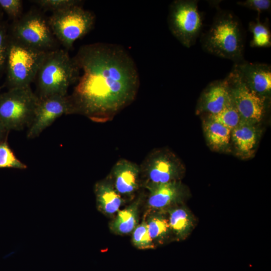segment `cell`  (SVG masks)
<instances>
[{"label":"cell","instance_id":"9c48e42d","mask_svg":"<svg viewBox=\"0 0 271 271\" xmlns=\"http://www.w3.org/2000/svg\"><path fill=\"white\" fill-rule=\"evenodd\" d=\"M172 35L184 46L193 45L200 34L202 21L196 0H175L171 4L168 17Z\"/></svg>","mask_w":271,"mask_h":271},{"label":"cell","instance_id":"8992f818","mask_svg":"<svg viewBox=\"0 0 271 271\" xmlns=\"http://www.w3.org/2000/svg\"><path fill=\"white\" fill-rule=\"evenodd\" d=\"M39 100L31 86L0 93V122L9 132L29 127Z\"/></svg>","mask_w":271,"mask_h":271},{"label":"cell","instance_id":"83f0119b","mask_svg":"<svg viewBox=\"0 0 271 271\" xmlns=\"http://www.w3.org/2000/svg\"><path fill=\"white\" fill-rule=\"evenodd\" d=\"M23 4L21 0H0V8L7 14L9 19L16 21L23 15Z\"/></svg>","mask_w":271,"mask_h":271},{"label":"cell","instance_id":"30bf717a","mask_svg":"<svg viewBox=\"0 0 271 271\" xmlns=\"http://www.w3.org/2000/svg\"><path fill=\"white\" fill-rule=\"evenodd\" d=\"M226 78L240 120L254 124L259 122L265 113L266 98L251 90L234 68Z\"/></svg>","mask_w":271,"mask_h":271},{"label":"cell","instance_id":"277c9868","mask_svg":"<svg viewBox=\"0 0 271 271\" xmlns=\"http://www.w3.org/2000/svg\"><path fill=\"white\" fill-rule=\"evenodd\" d=\"M45 54L9 35L5 86L8 89L30 86Z\"/></svg>","mask_w":271,"mask_h":271},{"label":"cell","instance_id":"44dd1931","mask_svg":"<svg viewBox=\"0 0 271 271\" xmlns=\"http://www.w3.org/2000/svg\"><path fill=\"white\" fill-rule=\"evenodd\" d=\"M165 213L151 211L145 219L150 235L156 246L164 243L172 233Z\"/></svg>","mask_w":271,"mask_h":271},{"label":"cell","instance_id":"1f68e13d","mask_svg":"<svg viewBox=\"0 0 271 271\" xmlns=\"http://www.w3.org/2000/svg\"><path fill=\"white\" fill-rule=\"evenodd\" d=\"M1 87H0V93H1Z\"/></svg>","mask_w":271,"mask_h":271},{"label":"cell","instance_id":"ba28073f","mask_svg":"<svg viewBox=\"0 0 271 271\" xmlns=\"http://www.w3.org/2000/svg\"><path fill=\"white\" fill-rule=\"evenodd\" d=\"M139 166L142 187L148 184L181 181L185 172L180 159L166 148L153 150Z\"/></svg>","mask_w":271,"mask_h":271},{"label":"cell","instance_id":"d6986e66","mask_svg":"<svg viewBox=\"0 0 271 271\" xmlns=\"http://www.w3.org/2000/svg\"><path fill=\"white\" fill-rule=\"evenodd\" d=\"M168 221L172 233L178 240L185 239L194 226L193 217L184 206H176L167 210Z\"/></svg>","mask_w":271,"mask_h":271},{"label":"cell","instance_id":"5bb4252c","mask_svg":"<svg viewBox=\"0 0 271 271\" xmlns=\"http://www.w3.org/2000/svg\"><path fill=\"white\" fill-rule=\"evenodd\" d=\"M243 82L252 91L267 98L271 90V67L264 63L242 62L234 67Z\"/></svg>","mask_w":271,"mask_h":271},{"label":"cell","instance_id":"ac0fdd59","mask_svg":"<svg viewBox=\"0 0 271 271\" xmlns=\"http://www.w3.org/2000/svg\"><path fill=\"white\" fill-rule=\"evenodd\" d=\"M144 195L138 197L129 205L118 210L115 218L109 223L110 231L117 235H125L132 232L139 224V206Z\"/></svg>","mask_w":271,"mask_h":271},{"label":"cell","instance_id":"e0dca14e","mask_svg":"<svg viewBox=\"0 0 271 271\" xmlns=\"http://www.w3.org/2000/svg\"><path fill=\"white\" fill-rule=\"evenodd\" d=\"M256 127L254 124L240 120L231 131V139L241 156L249 157L253 154L258 140Z\"/></svg>","mask_w":271,"mask_h":271},{"label":"cell","instance_id":"484cf974","mask_svg":"<svg viewBox=\"0 0 271 271\" xmlns=\"http://www.w3.org/2000/svg\"><path fill=\"white\" fill-rule=\"evenodd\" d=\"M31 2L37 5L42 11H50L52 13L82 3V1L78 0H35Z\"/></svg>","mask_w":271,"mask_h":271},{"label":"cell","instance_id":"7402d4cb","mask_svg":"<svg viewBox=\"0 0 271 271\" xmlns=\"http://www.w3.org/2000/svg\"><path fill=\"white\" fill-rule=\"evenodd\" d=\"M249 30L252 34V39L250 41L252 47H269L271 45V35L268 26L262 23L259 17L254 21L249 23Z\"/></svg>","mask_w":271,"mask_h":271},{"label":"cell","instance_id":"cb8c5ba5","mask_svg":"<svg viewBox=\"0 0 271 271\" xmlns=\"http://www.w3.org/2000/svg\"><path fill=\"white\" fill-rule=\"evenodd\" d=\"M131 242L134 246L139 249H154L156 247L150 235L145 219L139 224L132 231Z\"/></svg>","mask_w":271,"mask_h":271},{"label":"cell","instance_id":"9a60e30c","mask_svg":"<svg viewBox=\"0 0 271 271\" xmlns=\"http://www.w3.org/2000/svg\"><path fill=\"white\" fill-rule=\"evenodd\" d=\"M232 100L226 77L210 84L201 94L197 110L216 114L221 111Z\"/></svg>","mask_w":271,"mask_h":271},{"label":"cell","instance_id":"8fae6325","mask_svg":"<svg viewBox=\"0 0 271 271\" xmlns=\"http://www.w3.org/2000/svg\"><path fill=\"white\" fill-rule=\"evenodd\" d=\"M67 95L39 98L34 118L28 127L27 133L28 139L38 137L57 118L63 114H68Z\"/></svg>","mask_w":271,"mask_h":271},{"label":"cell","instance_id":"f1b7e54d","mask_svg":"<svg viewBox=\"0 0 271 271\" xmlns=\"http://www.w3.org/2000/svg\"><path fill=\"white\" fill-rule=\"evenodd\" d=\"M237 4L241 6L256 11L258 14L266 11L270 8V0H246L238 2Z\"/></svg>","mask_w":271,"mask_h":271},{"label":"cell","instance_id":"ffe728a7","mask_svg":"<svg viewBox=\"0 0 271 271\" xmlns=\"http://www.w3.org/2000/svg\"><path fill=\"white\" fill-rule=\"evenodd\" d=\"M203 128L207 143L213 150L223 151L228 148L231 139L229 129L208 117L203 121Z\"/></svg>","mask_w":271,"mask_h":271},{"label":"cell","instance_id":"2e32d148","mask_svg":"<svg viewBox=\"0 0 271 271\" xmlns=\"http://www.w3.org/2000/svg\"><path fill=\"white\" fill-rule=\"evenodd\" d=\"M94 191L98 210L107 216L117 213L124 200L106 177L95 183Z\"/></svg>","mask_w":271,"mask_h":271},{"label":"cell","instance_id":"6da1fadb","mask_svg":"<svg viewBox=\"0 0 271 271\" xmlns=\"http://www.w3.org/2000/svg\"><path fill=\"white\" fill-rule=\"evenodd\" d=\"M73 58L82 74L72 93L67 95L68 114L106 122L135 100L139 75L123 47L106 43L84 45Z\"/></svg>","mask_w":271,"mask_h":271},{"label":"cell","instance_id":"4dcf8cb0","mask_svg":"<svg viewBox=\"0 0 271 271\" xmlns=\"http://www.w3.org/2000/svg\"><path fill=\"white\" fill-rule=\"evenodd\" d=\"M4 16V12L0 8V21H2Z\"/></svg>","mask_w":271,"mask_h":271},{"label":"cell","instance_id":"5b68a950","mask_svg":"<svg viewBox=\"0 0 271 271\" xmlns=\"http://www.w3.org/2000/svg\"><path fill=\"white\" fill-rule=\"evenodd\" d=\"M9 35L31 48L43 52L59 48L60 44L43 11L33 8L9 26Z\"/></svg>","mask_w":271,"mask_h":271},{"label":"cell","instance_id":"4fadbf2b","mask_svg":"<svg viewBox=\"0 0 271 271\" xmlns=\"http://www.w3.org/2000/svg\"><path fill=\"white\" fill-rule=\"evenodd\" d=\"M106 178L124 200L133 197L142 187L140 166L125 159L118 160Z\"/></svg>","mask_w":271,"mask_h":271},{"label":"cell","instance_id":"7c38bea8","mask_svg":"<svg viewBox=\"0 0 271 271\" xmlns=\"http://www.w3.org/2000/svg\"><path fill=\"white\" fill-rule=\"evenodd\" d=\"M144 188L148 192L147 204L151 211L166 212L181 204L187 195L186 188L181 181L148 184Z\"/></svg>","mask_w":271,"mask_h":271},{"label":"cell","instance_id":"3957f363","mask_svg":"<svg viewBox=\"0 0 271 271\" xmlns=\"http://www.w3.org/2000/svg\"><path fill=\"white\" fill-rule=\"evenodd\" d=\"M201 43L204 51L212 55L236 64L243 61V31L239 20L231 12L224 11L216 15Z\"/></svg>","mask_w":271,"mask_h":271},{"label":"cell","instance_id":"d4e9b609","mask_svg":"<svg viewBox=\"0 0 271 271\" xmlns=\"http://www.w3.org/2000/svg\"><path fill=\"white\" fill-rule=\"evenodd\" d=\"M7 139L0 142V168L26 169L27 166L21 162L14 154Z\"/></svg>","mask_w":271,"mask_h":271},{"label":"cell","instance_id":"f546056e","mask_svg":"<svg viewBox=\"0 0 271 271\" xmlns=\"http://www.w3.org/2000/svg\"><path fill=\"white\" fill-rule=\"evenodd\" d=\"M9 131H7L0 122V142L7 138Z\"/></svg>","mask_w":271,"mask_h":271},{"label":"cell","instance_id":"603a6c76","mask_svg":"<svg viewBox=\"0 0 271 271\" xmlns=\"http://www.w3.org/2000/svg\"><path fill=\"white\" fill-rule=\"evenodd\" d=\"M207 117L220 123L231 131L238 124L240 120L239 114L232 99L221 111L216 114H209Z\"/></svg>","mask_w":271,"mask_h":271},{"label":"cell","instance_id":"4316f807","mask_svg":"<svg viewBox=\"0 0 271 271\" xmlns=\"http://www.w3.org/2000/svg\"><path fill=\"white\" fill-rule=\"evenodd\" d=\"M9 24L0 21V78L5 73L9 40Z\"/></svg>","mask_w":271,"mask_h":271},{"label":"cell","instance_id":"52a82bcc","mask_svg":"<svg viewBox=\"0 0 271 271\" xmlns=\"http://www.w3.org/2000/svg\"><path fill=\"white\" fill-rule=\"evenodd\" d=\"M95 19L94 14L83 9L81 5L52 13L48 17L54 35L67 50L92 29Z\"/></svg>","mask_w":271,"mask_h":271},{"label":"cell","instance_id":"7a4b0ae2","mask_svg":"<svg viewBox=\"0 0 271 271\" xmlns=\"http://www.w3.org/2000/svg\"><path fill=\"white\" fill-rule=\"evenodd\" d=\"M79 74L78 67L67 50L59 48L47 52L35 78V93L40 99L66 96L68 88L76 83Z\"/></svg>","mask_w":271,"mask_h":271}]
</instances>
